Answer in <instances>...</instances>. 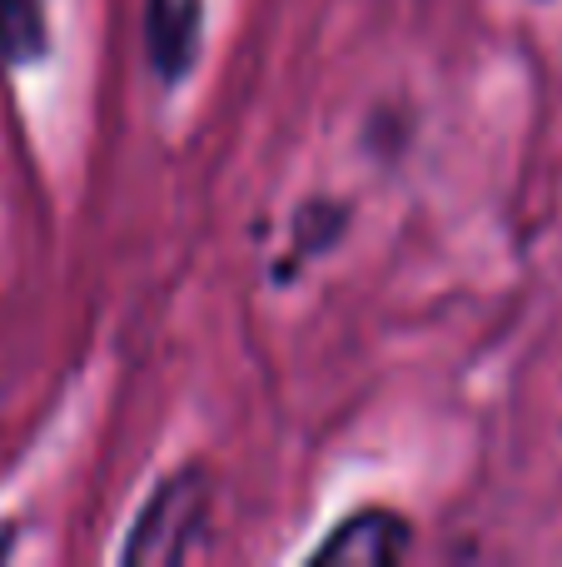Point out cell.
<instances>
[{
	"label": "cell",
	"instance_id": "5",
	"mask_svg": "<svg viewBox=\"0 0 562 567\" xmlns=\"http://www.w3.org/2000/svg\"><path fill=\"white\" fill-rule=\"evenodd\" d=\"M6 553H10V533H0V558H6Z\"/></svg>",
	"mask_w": 562,
	"mask_h": 567
},
{
	"label": "cell",
	"instance_id": "4",
	"mask_svg": "<svg viewBox=\"0 0 562 567\" xmlns=\"http://www.w3.org/2000/svg\"><path fill=\"white\" fill-rule=\"evenodd\" d=\"M50 45L45 0H0V55L10 65H30Z\"/></svg>",
	"mask_w": 562,
	"mask_h": 567
},
{
	"label": "cell",
	"instance_id": "2",
	"mask_svg": "<svg viewBox=\"0 0 562 567\" xmlns=\"http://www.w3.org/2000/svg\"><path fill=\"white\" fill-rule=\"evenodd\" d=\"M408 553V523L388 508H364L344 518L314 553L309 563H344V567H384Z\"/></svg>",
	"mask_w": 562,
	"mask_h": 567
},
{
	"label": "cell",
	"instance_id": "1",
	"mask_svg": "<svg viewBox=\"0 0 562 567\" xmlns=\"http://www.w3.org/2000/svg\"><path fill=\"white\" fill-rule=\"evenodd\" d=\"M209 513V483L199 468H185L175 478H165L149 503L139 508L135 528H129V543L119 548L125 563H179L195 553V538L205 528Z\"/></svg>",
	"mask_w": 562,
	"mask_h": 567
},
{
	"label": "cell",
	"instance_id": "3",
	"mask_svg": "<svg viewBox=\"0 0 562 567\" xmlns=\"http://www.w3.org/2000/svg\"><path fill=\"white\" fill-rule=\"evenodd\" d=\"M199 30H205V0H149L145 50L165 85H179V80L195 70Z\"/></svg>",
	"mask_w": 562,
	"mask_h": 567
}]
</instances>
